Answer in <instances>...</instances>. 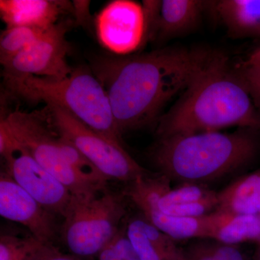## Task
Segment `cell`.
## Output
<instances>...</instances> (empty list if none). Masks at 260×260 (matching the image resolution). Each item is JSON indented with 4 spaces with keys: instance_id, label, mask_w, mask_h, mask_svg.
Returning a JSON list of instances; mask_svg holds the SVG:
<instances>
[{
    "instance_id": "15",
    "label": "cell",
    "mask_w": 260,
    "mask_h": 260,
    "mask_svg": "<svg viewBox=\"0 0 260 260\" xmlns=\"http://www.w3.org/2000/svg\"><path fill=\"white\" fill-rule=\"evenodd\" d=\"M208 238L232 245L260 242V215L215 211L206 215Z\"/></svg>"
},
{
    "instance_id": "18",
    "label": "cell",
    "mask_w": 260,
    "mask_h": 260,
    "mask_svg": "<svg viewBox=\"0 0 260 260\" xmlns=\"http://www.w3.org/2000/svg\"><path fill=\"white\" fill-rule=\"evenodd\" d=\"M138 208L150 223L174 240L208 238L207 215L198 218H186L167 215L145 205L138 206Z\"/></svg>"
},
{
    "instance_id": "9",
    "label": "cell",
    "mask_w": 260,
    "mask_h": 260,
    "mask_svg": "<svg viewBox=\"0 0 260 260\" xmlns=\"http://www.w3.org/2000/svg\"><path fill=\"white\" fill-rule=\"evenodd\" d=\"M72 25V20L59 21L32 45L3 65L4 81L30 77L61 79L68 76L74 69L67 59L71 49L67 34Z\"/></svg>"
},
{
    "instance_id": "7",
    "label": "cell",
    "mask_w": 260,
    "mask_h": 260,
    "mask_svg": "<svg viewBox=\"0 0 260 260\" xmlns=\"http://www.w3.org/2000/svg\"><path fill=\"white\" fill-rule=\"evenodd\" d=\"M47 108L53 129L74 145L108 180L130 183L150 174L121 143L97 133L61 108Z\"/></svg>"
},
{
    "instance_id": "5",
    "label": "cell",
    "mask_w": 260,
    "mask_h": 260,
    "mask_svg": "<svg viewBox=\"0 0 260 260\" xmlns=\"http://www.w3.org/2000/svg\"><path fill=\"white\" fill-rule=\"evenodd\" d=\"M124 193L106 189L72 198L59 235L72 255L97 257L126 220Z\"/></svg>"
},
{
    "instance_id": "13",
    "label": "cell",
    "mask_w": 260,
    "mask_h": 260,
    "mask_svg": "<svg viewBox=\"0 0 260 260\" xmlns=\"http://www.w3.org/2000/svg\"><path fill=\"white\" fill-rule=\"evenodd\" d=\"M75 15L74 2L60 0H1L0 16L6 28L32 27L49 30L61 15Z\"/></svg>"
},
{
    "instance_id": "2",
    "label": "cell",
    "mask_w": 260,
    "mask_h": 260,
    "mask_svg": "<svg viewBox=\"0 0 260 260\" xmlns=\"http://www.w3.org/2000/svg\"><path fill=\"white\" fill-rule=\"evenodd\" d=\"M242 75L213 54L172 109L158 119L159 138L240 126L260 130V113Z\"/></svg>"
},
{
    "instance_id": "24",
    "label": "cell",
    "mask_w": 260,
    "mask_h": 260,
    "mask_svg": "<svg viewBox=\"0 0 260 260\" xmlns=\"http://www.w3.org/2000/svg\"><path fill=\"white\" fill-rule=\"evenodd\" d=\"M28 260H83L71 254H65L54 244H42L34 251Z\"/></svg>"
},
{
    "instance_id": "1",
    "label": "cell",
    "mask_w": 260,
    "mask_h": 260,
    "mask_svg": "<svg viewBox=\"0 0 260 260\" xmlns=\"http://www.w3.org/2000/svg\"><path fill=\"white\" fill-rule=\"evenodd\" d=\"M213 54L175 47L136 56L95 58L92 71L107 91L119 133L155 120L164 106L189 86Z\"/></svg>"
},
{
    "instance_id": "3",
    "label": "cell",
    "mask_w": 260,
    "mask_h": 260,
    "mask_svg": "<svg viewBox=\"0 0 260 260\" xmlns=\"http://www.w3.org/2000/svg\"><path fill=\"white\" fill-rule=\"evenodd\" d=\"M252 131L179 135L159 138L152 153L160 174L170 180L201 184L239 170L254 160L259 142Z\"/></svg>"
},
{
    "instance_id": "12",
    "label": "cell",
    "mask_w": 260,
    "mask_h": 260,
    "mask_svg": "<svg viewBox=\"0 0 260 260\" xmlns=\"http://www.w3.org/2000/svg\"><path fill=\"white\" fill-rule=\"evenodd\" d=\"M208 2L197 0L143 1L146 18V42L180 37L198 25Z\"/></svg>"
},
{
    "instance_id": "23",
    "label": "cell",
    "mask_w": 260,
    "mask_h": 260,
    "mask_svg": "<svg viewBox=\"0 0 260 260\" xmlns=\"http://www.w3.org/2000/svg\"><path fill=\"white\" fill-rule=\"evenodd\" d=\"M241 73L254 103L260 106V61L249 59Z\"/></svg>"
},
{
    "instance_id": "27",
    "label": "cell",
    "mask_w": 260,
    "mask_h": 260,
    "mask_svg": "<svg viewBox=\"0 0 260 260\" xmlns=\"http://www.w3.org/2000/svg\"><path fill=\"white\" fill-rule=\"evenodd\" d=\"M259 215H260V214H259Z\"/></svg>"
},
{
    "instance_id": "17",
    "label": "cell",
    "mask_w": 260,
    "mask_h": 260,
    "mask_svg": "<svg viewBox=\"0 0 260 260\" xmlns=\"http://www.w3.org/2000/svg\"><path fill=\"white\" fill-rule=\"evenodd\" d=\"M218 211L243 215L260 214V169L239 178L217 192Z\"/></svg>"
},
{
    "instance_id": "8",
    "label": "cell",
    "mask_w": 260,
    "mask_h": 260,
    "mask_svg": "<svg viewBox=\"0 0 260 260\" xmlns=\"http://www.w3.org/2000/svg\"><path fill=\"white\" fill-rule=\"evenodd\" d=\"M0 154L5 161V172L46 209L64 218L73 194L13 138L2 117Z\"/></svg>"
},
{
    "instance_id": "25",
    "label": "cell",
    "mask_w": 260,
    "mask_h": 260,
    "mask_svg": "<svg viewBox=\"0 0 260 260\" xmlns=\"http://www.w3.org/2000/svg\"><path fill=\"white\" fill-rule=\"evenodd\" d=\"M252 260H260V242L256 244V249L255 251H254Z\"/></svg>"
},
{
    "instance_id": "10",
    "label": "cell",
    "mask_w": 260,
    "mask_h": 260,
    "mask_svg": "<svg viewBox=\"0 0 260 260\" xmlns=\"http://www.w3.org/2000/svg\"><path fill=\"white\" fill-rule=\"evenodd\" d=\"M99 42L120 56L129 55L146 42V18L143 3L114 0L105 5L95 19Z\"/></svg>"
},
{
    "instance_id": "26",
    "label": "cell",
    "mask_w": 260,
    "mask_h": 260,
    "mask_svg": "<svg viewBox=\"0 0 260 260\" xmlns=\"http://www.w3.org/2000/svg\"><path fill=\"white\" fill-rule=\"evenodd\" d=\"M250 60L260 61V49L254 55L251 56Z\"/></svg>"
},
{
    "instance_id": "14",
    "label": "cell",
    "mask_w": 260,
    "mask_h": 260,
    "mask_svg": "<svg viewBox=\"0 0 260 260\" xmlns=\"http://www.w3.org/2000/svg\"><path fill=\"white\" fill-rule=\"evenodd\" d=\"M126 229L142 260H181L176 241L154 226L141 213L126 219Z\"/></svg>"
},
{
    "instance_id": "21",
    "label": "cell",
    "mask_w": 260,
    "mask_h": 260,
    "mask_svg": "<svg viewBox=\"0 0 260 260\" xmlns=\"http://www.w3.org/2000/svg\"><path fill=\"white\" fill-rule=\"evenodd\" d=\"M34 236L18 237L11 234L0 236V260H28L34 251L40 246Z\"/></svg>"
},
{
    "instance_id": "20",
    "label": "cell",
    "mask_w": 260,
    "mask_h": 260,
    "mask_svg": "<svg viewBox=\"0 0 260 260\" xmlns=\"http://www.w3.org/2000/svg\"><path fill=\"white\" fill-rule=\"evenodd\" d=\"M48 30L27 26L6 28L0 37V62L5 65L32 45Z\"/></svg>"
},
{
    "instance_id": "16",
    "label": "cell",
    "mask_w": 260,
    "mask_h": 260,
    "mask_svg": "<svg viewBox=\"0 0 260 260\" xmlns=\"http://www.w3.org/2000/svg\"><path fill=\"white\" fill-rule=\"evenodd\" d=\"M208 8L233 35H260V0L208 2Z\"/></svg>"
},
{
    "instance_id": "4",
    "label": "cell",
    "mask_w": 260,
    "mask_h": 260,
    "mask_svg": "<svg viewBox=\"0 0 260 260\" xmlns=\"http://www.w3.org/2000/svg\"><path fill=\"white\" fill-rule=\"evenodd\" d=\"M5 83L14 95L61 108L97 133L122 144L107 91L88 68H74L61 79L30 77Z\"/></svg>"
},
{
    "instance_id": "22",
    "label": "cell",
    "mask_w": 260,
    "mask_h": 260,
    "mask_svg": "<svg viewBox=\"0 0 260 260\" xmlns=\"http://www.w3.org/2000/svg\"><path fill=\"white\" fill-rule=\"evenodd\" d=\"M126 221L97 256L96 260H142L126 234Z\"/></svg>"
},
{
    "instance_id": "11",
    "label": "cell",
    "mask_w": 260,
    "mask_h": 260,
    "mask_svg": "<svg viewBox=\"0 0 260 260\" xmlns=\"http://www.w3.org/2000/svg\"><path fill=\"white\" fill-rule=\"evenodd\" d=\"M0 215L23 225L43 244H54L59 235L56 215L24 190L5 171L0 175Z\"/></svg>"
},
{
    "instance_id": "19",
    "label": "cell",
    "mask_w": 260,
    "mask_h": 260,
    "mask_svg": "<svg viewBox=\"0 0 260 260\" xmlns=\"http://www.w3.org/2000/svg\"><path fill=\"white\" fill-rule=\"evenodd\" d=\"M180 251L181 260H251L239 245L210 239H194Z\"/></svg>"
},
{
    "instance_id": "6",
    "label": "cell",
    "mask_w": 260,
    "mask_h": 260,
    "mask_svg": "<svg viewBox=\"0 0 260 260\" xmlns=\"http://www.w3.org/2000/svg\"><path fill=\"white\" fill-rule=\"evenodd\" d=\"M1 117L13 138L42 167L62 183L73 196H87L107 189V186L87 179L70 165L60 135L42 116L15 111Z\"/></svg>"
}]
</instances>
